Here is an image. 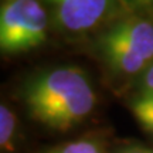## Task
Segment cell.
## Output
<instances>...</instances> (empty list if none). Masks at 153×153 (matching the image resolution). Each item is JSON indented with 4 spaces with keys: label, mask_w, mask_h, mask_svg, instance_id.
I'll list each match as a JSON object with an SVG mask.
<instances>
[{
    "label": "cell",
    "mask_w": 153,
    "mask_h": 153,
    "mask_svg": "<svg viewBox=\"0 0 153 153\" xmlns=\"http://www.w3.org/2000/svg\"><path fill=\"white\" fill-rule=\"evenodd\" d=\"M22 99L31 119L58 132L79 125L97 105L91 78L76 65L34 72L23 82Z\"/></svg>",
    "instance_id": "6da1fadb"
},
{
    "label": "cell",
    "mask_w": 153,
    "mask_h": 153,
    "mask_svg": "<svg viewBox=\"0 0 153 153\" xmlns=\"http://www.w3.org/2000/svg\"><path fill=\"white\" fill-rule=\"evenodd\" d=\"M89 51L114 87H133L153 62V19L120 14L89 37Z\"/></svg>",
    "instance_id": "7a4b0ae2"
},
{
    "label": "cell",
    "mask_w": 153,
    "mask_h": 153,
    "mask_svg": "<svg viewBox=\"0 0 153 153\" xmlns=\"http://www.w3.org/2000/svg\"><path fill=\"white\" fill-rule=\"evenodd\" d=\"M51 17L43 0H1L0 50L19 55L41 47L51 30Z\"/></svg>",
    "instance_id": "3957f363"
},
{
    "label": "cell",
    "mask_w": 153,
    "mask_h": 153,
    "mask_svg": "<svg viewBox=\"0 0 153 153\" xmlns=\"http://www.w3.org/2000/svg\"><path fill=\"white\" fill-rule=\"evenodd\" d=\"M54 31L67 38H89L128 13L122 0H43Z\"/></svg>",
    "instance_id": "277c9868"
},
{
    "label": "cell",
    "mask_w": 153,
    "mask_h": 153,
    "mask_svg": "<svg viewBox=\"0 0 153 153\" xmlns=\"http://www.w3.org/2000/svg\"><path fill=\"white\" fill-rule=\"evenodd\" d=\"M129 109L143 129L153 133V94H135Z\"/></svg>",
    "instance_id": "5b68a950"
},
{
    "label": "cell",
    "mask_w": 153,
    "mask_h": 153,
    "mask_svg": "<svg viewBox=\"0 0 153 153\" xmlns=\"http://www.w3.org/2000/svg\"><path fill=\"white\" fill-rule=\"evenodd\" d=\"M17 132V119L9 105H0V145L3 152L14 150V137Z\"/></svg>",
    "instance_id": "8992f818"
},
{
    "label": "cell",
    "mask_w": 153,
    "mask_h": 153,
    "mask_svg": "<svg viewBox=\"0 0 153 153\" xmlns=\"http://www.w3.org/2000/svg\"><path fill=\"white\" fill-rule=\"evenodd\" d=\"M44 153H105L101 143L91 139H79L70 143L58 145Z\"/></svg>",
    "instance_id": "52a82bcc"
},
{
    "label": "cell",
    "mask_w": 153,
    "mask_h": 153,
    "mask_svg": "<svg viewBox=\"0 0 153 153\" xmlns=\"http://www.w3.org/2000/svg\"><path fill=\"white\" fill-rule=\"evenodd\" d=\"M122 4L128 13L142 14L153 19V0H122Z\"/></svg>",
    "instance_id": "ba28073f"
},
{
    "label": "cell",
    "mask_w": 153,
    "mask_h": 153,
    "mask_svg": "<svg viewBox=\"0 0 153 153\" xmlns=\"http://www.w3.org/2000/svg\"><path fill=\"white\" fill-rule=\"evenodd\" d=\"M118 153H152V150L143 148V146H135L133 145V146H128V148L122 149Z\"/></svg>",
    "instance_id": "9c48e42d"
},
{
    "label": "cell",
    "mask_w": 153,
    "mask_h": 153,
    "mask_svg": "<svg viewBox=\"0 0 153 153\" xmlns=\"http://www.w3.org/2000/svg\"><path fill=\"white\" fill-rule=\"evenodd\" d=\"M152 153H153V150H152Z\"/></svg>",
    "instance_id": "30bf717a"
}]
</instances>
